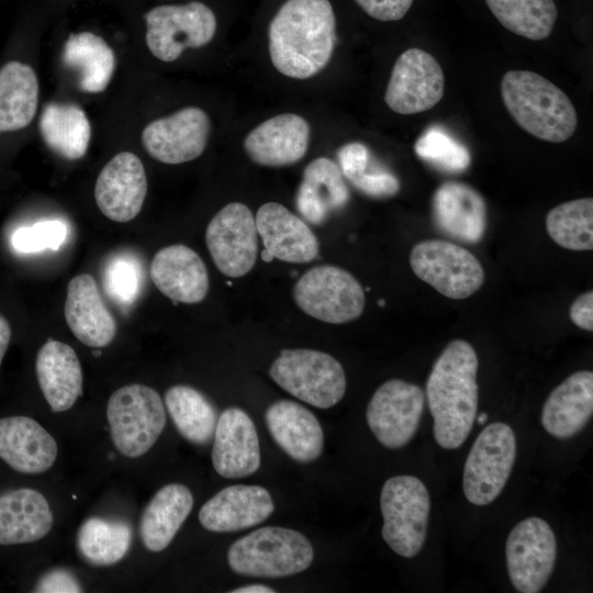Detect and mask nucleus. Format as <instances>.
<instances>
[{
	"label": "nucleus",
	"mask_w": 593,
	"mask_h": 593,
	"mask_svg": "<svg viewBox=\"0 0 593 593\" xmlns=\"http://www.w3.org/2000/svg\"><path fill=\"white\" fill-rule=\"evenodd\" d=\"M425 395L414 383L390 379L373 393L367 407V423L378 441L391 449L405 446L416 434Z\"/></svg>",
	"instance_id": "4468645a"
},
{
	"label": "nucleus",
	"mask_w": 593,
	"mask_h": 593,
	"mask_svg": "<svg viewBox=\"0 0 593 593\" xmlns=\"http://www.w3.org/2000/svg\"><path fill=\"white\" fill-rule=\"evenodd\" d=\"M432 205L437 227L448 236L466 243H478L483 237L486 206L471 186L446 181L436 189Z\"/></svg>",
	"instance_id": "393cba45"
},
{
	"label": "nucleus",
	"mask_w": 593,
	"mask_h": 593,
	"mask_svg": "<svg viewBox=\"0 0 593 593\" xmlns=\"http://www.w3.org/2000/svg\"><path fill=\"white\" fill-rule=\"evenodd\" d=\"M165 405L184 439L199 446L213 439L217 422L216 411L200 391L189 385H174L165 393Z\"/></svg>",
	"instance_id": "f704fd0d"
},
{
	"label": "nucleus",
	"mask_w": 593,
	"mask_h": 593,
	"mask_svg": "<svg viewBox=\"0 0 593 593\" xmlns=\"http://www.w3.org/2000/svg\"><path fill=\"white\" fill-rule=\"evenodd\" d=\"M275 504L267 489L260 485H230L200 508L199 522L210 532L231 533L261 524L273 512Z\"/></svg>",
	"instance_id": "aec40b11"
},
{
	"label": "nucleus",
	"mask_w": 593,
	"mask_h": 593,
	"mask_svg": "<svg viewBox=\"0 0 593 593\" xmlns=\"http://www.w3.org/2000/svg\"><path fill=\"white\" fill-rule=\"evenodd\" d=\"M444 91L445 76L439 63L426 51L412 47L394 63L384 101L393 112L409 115L435 107Z\"/></svg>",
	"instance_id": "2eb2a0df"
},
{
	"label": "nucleus",
	"mask_w": 593,
	"mask_h": 593,
	"mask_svg": "<svg viewBox=\"0 0 593 593\" xmlns=\"http://www.w3.org/2000/svg\"><path fill=\"white\" fill-rule=\"evenodd\" d=\"M65 65L78 74L79 88L88 93L103 91L115 68V56L105 41L91 33H72L63 49Z\"/></svg>",
	"instance_id": "72a5a7b5"
},
{
	"label": "nucleus",
	"mask_w": 593,
	"mask_h": 593,
	"mask_svg": "<svg viewBox=\"0 0 593 593\" xmlns=\"http://www.w3.org/2000/svg\"><path fill=\"white\" fill-rule=\"evenodd\" d=\"M336 43V18L328 0H287L268 26L272 66L283 76L304 80L329 63Z\"/></svg>",
	"instance_id": "f257e3e1"
},
{
	"label": "nucleus",
	"mask_w": 593,
	"mask_h": 593,
	"mask_svg": "<svg viewBox=\"0 0 593 593\" xmlns=\"http://www.w3.org/2000/svg\"><path fill=\"white\" fill-rule=\"evenodd\" d=\"M478 357L463 339L450 342L433 365L426 382L434 437L445 449L468 438L478 410Z\"/></svg>",
	"instance_id": "f03ea898"
},
{
	"label": "nucleus",
	"mask_w": 593,
	"mask_h": 593,
	"mask_svg": "<svg viewBox=\"0 0 593 593\" xmlns=\"http://www.w3.org/2000/svg\"><path fill=\"white\" fill-rule=\"evenodd\" d=\"M146 44L154 57L170 63L187 48L209 44L216 32L214 12L204 3L158 5L145 15Z\"/></svg>",
	"instance_id": "1a4fd4ad"
},
{
	"label": "nucleus",
	"mask_w": 593,
	"mask_h": 593,
	"mask_svg": "<svg viewBox=\"0 0 593 593\" xmlns=\"http://www.w3.org/2000/svg\"><path fill=\"white\" fill-rule=\"evenodd\" d=\"M410 265L421 280L449 299L469 298L484 282V271L477 257L445 239L416 244L410 255Z\"/></svg>",
	"instance_id": "9d476101"
},
{
	"label": "nucleus",
	"mask_w": 593,
	"mask_h": 593,
	"mask_svg": "<svg viewBox=\"0 0 593 593\" xmlns=\"http://www.w3.org/2000/svg\"><path fill=\"white\" fill-rule=\"evenodd\" d=\"M41 391L54 413L69 410L82 394V370L75 350L67 344L48 339L36 357Z\"/></svg>",
	"instance_id": "cd10ccee"
},
{
	"label": "nucleus",
	"mask_w": 593,
	"mask_h": 593,
	"mask_svg": "<svg viewBox=\"0 0 593 593\" xmlns=\"http://www.w3.org/2000/svg\"><path fill=\"white\" fill-rule=\"evenodd\" d=\"M150 278L163 294L176 302L199 303L209 291V275L203 260L181 244L156 253L150 264Z\"/></svg>",
	"instance_id": "4be33fe9"
},
{
	"label": "nucleus",
	"mask_w": 593,
	"mask_h": 593,
	"mask_svg": "<svg viewBox=\"0 0 593 593\" xmlns=\"http://www.w3.org/2000/svg\"><path fill=\"white\" fill-rule=\"evenodd\" d=\"M147 179L142 160L131 152L116 154L100 171L94 199L108 219L124 223L137 216L145 201Z\"/></svg>",
	"instance_id": "f3484780"
},
{
	"label": "nucleus",
	"mask_w": 593,
	"mask_h": 593,
	"mask_svg": "<svg viewBox=\"0 0 593 593\" xmlns=\"http://www.w3.org/2000/svg\"><path fill=\"white\" fill-rule=\"evenodd\" d=\"M38 593H78L82 586L69 570L57 568L44 573L33 590Z\"/></svg>",
	"instance_id": "c03bdc74"
},
{
	"label": "nucleus",
	"mask_w": 593,
	"mask_h": 593,
	"mask_svg": "<svg viewBox=\"0 0 593 593\" xmlns=\"http://www.w3.org/2000/svg\"><path fill=\"white\" fill-rule=\"evenodd\" d=\"M57 457L53 436L36 421L26 416L0 418V458L24 474L47 471Z\"/></svg>",
	"instance_id": "5701e85b"
},
{
	"label": "nucleus",
	"mask_w": 593,
	"mask_h": 593,
	"mask_svg": "<svg viewBox=\"0 0 593 593\" xmlns=\"http://www.w3.org/2000/svg\"><path fill=\"white\" fill-rule=\"evenodd\" d=\"M488 419V414L486 413H481L479 416H478V423L480 425L484 424Z\"/></svg>",
	"instance_id": "3c124183"
},
{
	"label": "nucleus",
	"mask_w": 593,
	"mask_h": 593,
	"mask_svg": "<svg viewBox=\"0 0 593 593\" xmlns=\"http://www.w3.org/2000/svg\"><path fill=\"white\" fill-rule=\"evenodd\" d=\"M212 463L227 479L255 473L260 466L259 438L253 419L238 407L224 410L213 436Z\"/></svg>",
	"instance_id": "6ab92c4d"
},
{
	"label": "nucleus",
	"mask_w": 593,
	"mask_h": 593,
	"mask_svg": "<svg viewBox=\"0 0 593 593\" xmlns=\"http://www.w3.org/2000/svg\"><path fill=\"white\" fill-rule=\"evenodd\" d=\"M205 243L223 275L239 278L248 273L258 254V231L249 208L239 202L223 206L208 224Z\"/></svg>",
	"instance_id": "ddd939ff"
},
{
	"label": "nucleus",
	"mask_w": 593,
	"mask_h": 593,
	"mask_svg": "<svg viewBox=\"0 0 593 593\" xmlns=\"http://www.w3.org/2000/svg\"><path fill=\"white\" fill-rule=\"evenodd\" d=\"M11 339V328L8 321L0 315V366Z\"/></svg>",
	"instance_id": "de8ad7c7"
},
{
	"label": "nucleus",
	"mask_w": 593,
	"mask_h": 593,
	"mask_svg": "<svg viewBox=\"0 0 593 593\" xmlns=\"http://www.w3.org/2000/svg\"><path fill=\"white\" fill-rule=\"evenodd\" d=\"M76 541L79 553L88 563L110 566L128 552L132 528L124 521L90 517L81 524Z\"/></svg>",
	"instance_id": "c9c22d12"
},
{
	"label": "nucleus",
	"mask_w": 593,
	"mask_h": 593,
	"mask_svg": "<svg viewBox=\"0 0 593 593\" xmlns=\"http://www.w3.org/2000/svg\"><path fill=\"white\" fill-rule=\"evenodd\" d=\"M67 226L59 220H46L14 231L13 249L21 254H35L45 249L57 250L67 238Z\"/></svg>",
	"instance_id": "a19ab883"
},
{
	"label": "nucleus",
	"mask_w": 593,
	"mask_h": 593,
	"mask_svg": "<svg viewBox=\"0 0 593 593\" xmlns=\"http://www.w3.org/2000/svg\"><path fill=\"white\" fill-rule=\"evenodd\" d=\"M276 591L265 584H249L231 591V593H275Z\"/></svg>",
	"instance_id": "09e8293b"
},
{
	"label": "nucleus",
	"mask_w": 593,
	"mask_h": 593,
	"mask_svg": "<svg viewBox=\"0 0 593 593\" xmlns=\"http://www.w3.org/2000/svg\"><path fill=\"white\" fill-rule=\"evenodd\" d=\"M192 506L193 496L186 485L170 483L159 489L141 516L139 535L145 548L153 552L167 548Z\"/></svg>",
	"instance_id": "7c9ffc66"
},
{
	"label": "nucleus",
	"mask_w": 593,
	"mask_h": 593,
	"mask_svg": "<svg viewBox=\"0 0 593 593\" xmlns=\"http://www.w3.org/2000/svg\"><path fill=\"white\" fill-rule=\"evenodd\" d=\"M261 259H262L264 261H266V262H269V261H271L273 258L271 257V255H270L266 249H264V250L261 251Z\"/></svg>",
	"instance_id": "8fccbe9b"
},
{
	"label": "nucleus",
	"mask_w": 593,
	"mask_h": 593,
	"mask_svg": "<svg viewBox=\"0 0 593 593\" xmlns=\"http://www.w3.org/2000/svg\"><path fill=\"white\" fill-rule=\"evenodd\" d=\"M382 537L404 558L415 557L426 539L430 500L425 484L413 475L388 479L381 490Z\"/></svg>",
	"instance_id": "423d86ee"
},
{
	"label": "nucleus",
	"mask_w": 593,
	"mask_h": 593,
	"mask_svg": "<svg viewBox=\"0 0 593 593\" xmlns=\"http://www.w3.org/2000/svg\"><path fill=\"white\" fill-rule=\"evenodd\" d=\"M53 526V513L45 496L33 489L0 494V545L34 542Z\"/></svg>",
	"instance_id": "c756f323"
},
{
	"label": "nucleus",
	"mask_w": 593,
	"mask_h": 593,
	"mask_svg": "<svg viewBox=\"0 0 593 593\" xmlns=\"http://www.w3.org/2000/svg\"><path fill=\"white\" fill-rule=\"evenodd\" d=\"M107 418L115 448L127 458L145 455L166 425L160 395L139 383L124 385L112 393Z\"/></svg>",
	"instance_id": "39448f33"
},
{
	"label": "nucleus",
	"mask_w": 593,
	"mask_h": 593,
	"mask_svg": "<svg viewBox=\"0 0 593 593\" xmlns=\"http://www.w3.org/2000/svg\"><path fill=\"white\" fill-rule=\"evenodd\" d=\"M337 157L343 176L351 181L368 169L370 153L366 145L353 142L342 146Z\"/></svg>",
	"instance_id": "37998d69"
},
{
	"label": "nucleus",
	"mask_w": 593,
	"mask_h": 593,
	"mask_svg": "<svg viewBox=\"0 0 593 593\" xmlns=\"http://www.w3.org/2000/svg\"><path fill=\"white\" fill-rule=\"evenodd\" d=\"M516 458V438L505 423L488 425L474 440L465 462L462 486L467 500L479 506L503 491Z\"/></svg>",
	"instance_id": "6e6552de"
},
{
	"label": "nucleus",
	"mask_w": 593,
	"mask_h": 593,
	"mask_svg": "<svg viewBox=\"0 0 593 593\" xmlns=\"http://www.w3.org/2000/svg\"><path fill=\"white\" fill-rule=\"evenodd\" d=\"M38 104V81L33 68L12 60L0 68V132L26 127Z\"/></svg>",
	"instance_id": "2f4dec72"
},
{
	"label": "nucleus",
	"mask_w": 593,
	"mask_h": 593,
	"mask_svg": "<svg viewBox=\"0 0 593 593\" xmlns=\"http://www.w3.org/2000/svg\"><path fill=\"white\" fill-rule=\"evenodd\" d=\"M107 295L121 306L132 305L144 283L141 260L133 254L119 253L109 258L102 272Z\"/></svg>",
	"instance_id": "58836bf2"
},
{
	"label": "nucleus",
	"mask_w": 593,
	"mask_h": 593,
	"mask_svg": "<svg viewBox=\"0 0 593 593\" xmlns=\"http://www.w3.org/2000/svg\"><path fill=\"white\" fill-rule=\"evenodd\" d=\"M506 566L513 586L522 593H537L548 582L555 568L557 542L547 522L528 517L508 534Z\"/></svg>",
	"instance_id": "f8f14e48"
},
{
	"label": "nucleus",
	"mask_w": 593,
	"mask_h": 593,
	"mask_svg": "<svg viewBox=\"0 0 593 593\" xmlns=\"http://www.w3.org/2000/svg\"><path fill=\"white\" fill-rule=\"evenodd\" d=\"M265 249L282 261L309 262L317 257L320 245L307 224L277 202L262 204L255 216Z\"/></svg>",
	"instance_id": "412c9836"
},
{
	"label": "nucleus",
	"mask_w": 593,
	"mask_h": 593,
	"mask_svg": "<svg viewBox=\"0 0 593 593\" xmlns=\"http://www.w3.org/2000/svg\"><path fill=\"white\" fill-rule=\"evenodd\" d=\"M593 414V372L581 370L551 391L544 403L541 424L559 439L580 433Z\"/></svg>",
	"instance_id": "bb28decb"
},
{
	"label": "nucleus",
	"mask_w": 593,
	"mask_h": 593,
	"mask_svg": "<svg viewBox=\"0 0 593 593\" xmlns=\"http://www.w3.org/2000/svg\"><path fill=\"white\" fill-rule=\"evenodd\" d=\"M570 320L578 327L593 331V292L592 290L579 295L570 306Z\"/></svg>",
	"instance_id": "49530a36"
},
{
	"label": "nucleus",
	"mask_w": 593,
	"mask_h": 593,
	"mask_svg": "<svg viewBox=\"0 0 593 593\" xmlns=\"http://www.w3.org/2000/svg\"><path fill=\"white\" fill-rule=\"evenodd\" d=\"M311 137L309 122L295 113H281L258 124L245 137L247 156L265 167H286L306 154Z\"/></svg>",
	"instance_id": "a211bd4d"
},
{
	"label": "nucleus",
	"mask_w": 593,
	"mask_h": 593,
	"mask_svg": "<svg viewBox=\"0 0 593 593\" xmlns=\"http://www.w3.org/2000/svg\"><path fill=\"white\" fill-rule=\"evenodd\" d=\"M314 558L310 540L291 528L266 526L237 539L227 551L230 568L255 578H282L306 570Z\"/></svg>",
	"instance_id": "20e7f679"
},
{
	"label": "nucleus",
	"mask_w": 593,
	"mask_h": 593,
	"mask_svg": "<svg viewBox=\"0 0 593 593\" xmlns=\"http://www.w3.org/2000/svg\"><path fill=\"white\" fill-rule=\"evenodd\" d=\"M293 299L305 314L331 324L356 320L366 302L358 280L348 271L329 265L305 272L293 288Z\"/></svg>",
	"instance_id": "9b49d317"
},
{
	"label": "nucleus",
	"mask_w": 593,
	"mask_h": 593,
	"mask_svg": "<svg viewBox=\"0 0 593 593\" xmlns=\"http://www.w3.org/2000/svg\"><path fill=\"white\" fill-rule=\"evenodd\" d=\"M501 96L514 121L539 139L561 143L575 132L578 114L571 100L539 74L528 70L505 72Z\"/></svg>",
	"instance_id": "7ed1b4c3"
},
{
	"label": "nucleus",
	"mask_w": 593,
	"mask_h": 593,
	"mask_svg": "<svg viewBox=\"0 0 593 593\" xmlns=\"http://www.w3.org/2000/svg\"><path fill=\"white\" fill-rule=\"evenodd\" d=\"M356 189L371 198H389L395 195L400 190L398 178L384 170L371 171L367 170L349 181Z\"/></svg>",
	"instance_id": "79ce46f5"
},
{
	"label": "nucleus",
	"mask_w": 593,
	"mask_h": 593,
	"mask_svg": "<svg viewBox=\"0 0 593 593\" xmlns=\"http://www.w3.org/2000/svg\"><path fill=\"white\" fill-rule=\"evenodd\" d=\"M38 125L43 141L58 156L76 160L86 155L91 125L80 107L72 103H48L43 109Z\"/></svg>",
	"instance_id": "473e14b6"
},
{
	"label": "nucleus",
	"mask_w": 593,
	"mask_h": 593,
	"mask_svg": "<svg viewBox=\"0 0 593 593\" xmlns=\"http://www.w3.org/2000/svg\"><path fill=\"white\" fill-rule=\"evenodd\" d=\"M210 131L209 115L200 108L188 107L147 124L142 143L156 160L178 165L203 154Z\"/></svg>",
	"instance_id": "dca6fc26"
},
{
	"label": "nucleus",
	"mask_w": 593,
	"mask_h": 593,
	"mask_svg": "<svg viewBox=\"0 0 593 593\" xmlns=\"http://www.w3.org/2000/svg\"><path fill=\"white\" fill-rule=\"evenodd\" d=\"M546 228L553 242L570 250L593 248V199L582 198L552 208Z\"/></svg>",
	"instance_id": "4c0bfd02"
},
{
	"label": "nucleus",
	"mask_w": 593,
	"mask_h": 593,
	"mask_svg": "<svg viewBox=\"0 0 593 593\" xmlns=\"http://www.w3.org/2000/svg\"><path fill=\"white\" fill-rule=\"evenodd\" d=\"M485 2L506 30L532 41L547 38L558 16L553 0H485Z\"/></svg>",
	"instance_id": "e433bc0d"
},
{
	"label": "nucleus",
	"mask_w": 593,
	"mask_h": 593,
	"mask_svg": "<svg viewBox=\"0 0 593 593\" xmlns=\"http://www.w3.org/2000/svg\"><path fill=\"white\" fill-rule=\"evenodd\" d=\"M369 16L383 21H398L404 18L413 0H354Z\"/></svg>",
	"instance_id": "a18cd8bd"
},
{
	"label": "nucleus",
	"mask_w": 593,
	"mask_h": 593,
	"mask_svg": "<svg viewBox=\"0 0 593 593\" xmlns=\"http://www.w3.org/2000/svg\"><path fill=\"white\" fill-rule=\"evenodd\" d=\"M349 190L339 166L327 157L310 161L295 195L299 213L309 223L320 225L331 213L344 208Z\"/></svg>",
	"instance_id": "c85d7f7f"
},
{
	"label": "nucleus",
	"mask_w": 593,
	"mask_h": 593,
	"mask_svg": "<svg viewBox=\"0 0 593 593\" xmlns=\"http://www.w3.org/2000/svg\"><path fill=\"white\" fill-rule=\"evenodd\" d=\"M65 318L72 334L82 344L101 348L116 334V323L100 295L92 276L74 277L67 287Z\"/></svg>",
	"instance_id": "b1692460"
},
{
	"label": "nucleus",
	"mask_w": 593,
	"mask_h": 593,
	"mask_svg": "<svg viewBox=\"0 0 593 593\" xmlns=\"http://www.w3.org/2000/svg\"><path fill=\"white\" fill-rule=\"evenodd\" d=\"M269 374L288 393L318 409L336 405L346 391L342 365L318 350L283 349Z\"/></svg>",
	"instance_id": "0eeeda50"
},
{
	"label": "nucleus",
	"mask_w": 593,
	"mask_h": 593,
	"mask_svg": "<svg viewBox=\"0 0 593 593\" xmlns=\"http://www.w3.org/2000/svg\"><path fill=\"white\" fill-rule=\"evenodd\" d=\"M414 150L422 160L446 172H462L470 165L468 149L440 126L426 130L415 142Z\"/></svg>",
	"instance_id": "ea45409f"
},
{
	"label": "nucleus",
	"mask_w": 593,
	"mask_h": 593,
	"mask_svg": "<svg viewBox=\"0 0 593 593\" xmlns=\"http://www.w3.org/2000/svg\"><path fill=\"white\" fill-rule=\"evenodd\" d=\"M265 421L272 439L293 460L307 463L321 456L324 446L322 426L303 405L278 400L268 406Z\"/></svg>",
	"instance_id": "a878e982"
}]
</instances>
